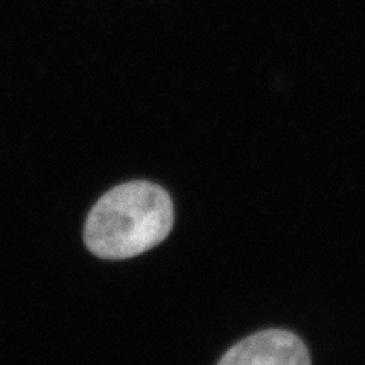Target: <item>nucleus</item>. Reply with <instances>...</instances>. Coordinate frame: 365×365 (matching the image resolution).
I'll return each instance as SVG.
<instances>
[{
	"mask_svg": "<svg viewBox=\"0 0 365 365\" xmlns=\"http://www.w3.org/2000/svg\"><path fill=\"white\" fill-rule=\"evenodd\" d=\"M173 225L169 193L151 181H128L104 193L91 207L84 242L99 259L125 260L162 244Z\"/></svg>",
	"mask_w": 365,
	"mask_h": 365,
	"instance_id": "obj_1",
	"label": "nucleus"
},
{
	"mask_svg": "<svg viewBox=\"0 0 365 365\" xmlns=\"http://www.w3.org/2000/svg\"><path fill=\"white\" fill-rule=\"evenodd\" d=\"M218 365H311V356L299 336L272 329L239 341Z\"/></svg>",
	"mask_w": 365,
	"mask_h": 365,
	"instance_id": "obj_2",
	"label": "nucleus"
}]
</instances>
